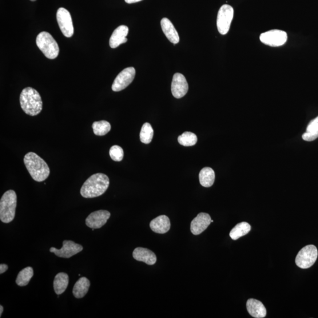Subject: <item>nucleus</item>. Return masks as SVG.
I'll return each mask as SVG.
<instances>
[{
	"mask_svg": "<svg viewBox=\"0 0 318 318\" xmlns=\"http://www.w3.org/2000/svg\"><path fill=\"white\" fill-rule=\"evenodd\" d=\"M110 184L109 178L103 173H95L91 176L82 187L81 195L85 198L100 196L106 192Z\"/></svg>",
	"mask_w": 318,
	"mask_h": 318,
	"instance_id": "nucleus-1",
	"label": "nucleus"
},
{
	"mask_svg": "<svg viewBox=\"0 0 318 318\" xmlns=\"http://www.w3.org/2000/svg\"><path fill=\"white\" fill-rule=\"evenodd\" d=\"M24 163L28 172L35 181H45L49 177L50 170L49 166L36 153L29 152L25 155Z\"/></svg>",
	"mask_w": 318,
	"mask_h": 318,
	"instance_id": "nucleus-2",
	"label": "nucleus"
},
{
	"mask_svg": "<svg viewBox=\"0 0 318 318\" xmlns=\"http://www.w3.org/2000/svg\"><path fill=\"white\" fill-rule=\"evenodd\" d=\"M19 102L23 110L31 116H37L43 109L41 95L32 87H26L23 90L19 97Z\"/></svg>",
	"mask_w": 318,
	"mask_h": 318,
	"instance_id": "nucleus-3",
	"label": "nucleus"
},
{
	"mask_svg": "<svg viewBox=\"0 0 318 318\" xmlns=\"http://www.w3.org/2000/svg\"><path fill=\"white\" fill-rule=\"evenodd\" d=\"M17 194L13 190L7 191L0 201V220L8 224L14 220L17 207Z\"/></svg>",
	"mask_w": 318,
	"mask_h": 318,
	"instance_id": "nucleus-4",
	"label": "nucleus"
},
{
	"mask_svg": "<svg viewBox=\"0 0 318 318\" xmlns=\"http://www.w3.org/2000/svg\"><path fill=\"white\" fill-rule=\"evenodd\" d=\"M36 44L47 58L52 59L57 57L59 52L58 44L48 32L43 31L37 35Z\"/></svg>",
	"mask_w": 318,
	"mask_h": 318,
	"instance_id": "nucleus-5",
	"label": "nucleus"
},
{
	"mask_svg": "<svg viewBox=\"0 0 318 318\" xmlns=\"http://www.w3.org/2000/svg\"><path fill=\"white\" fill-rule=\"evenodd\" d=\"M317 254L315 246L310 245L305 246L297 254L295 260L296 265L301 269L311 268L315 263Z\"/></svg>",
	"mask_w": 318,
	"mask_h": 318,
	"instance_id": "nucleus-6",
	"label": "nucleus"
},
{
	"mask_svg": "<svg viewBox=\"0 0 318 318\" xmlns=\"http://www.w3.org/2000/svg\"><path fill=\"white\" fill-rule=\"evenodd\" d=\"M234 10L232 6L228 5H223L218 10L217 17V27L222 35L228 33L232 22Z\"/></svg>",
	"mask_w": 318,
	"mask_h": 318,
	"instance_id": "nucleus-7",
	"label": "nucleus"
},
{
	"mask_svg": "<svg viewBox=\"0 0 318 318\" xmlns=\"http://www.w3.org/2000/svg\"><path fill=\"white\" fill-rule=\"evenodd\" d=\"M288 35L285 31L280 30H270L260 35L262 43L271 47H280L287 42Z\"/></svg>",
	"mask_w": 318,
	"mask_h": 318,
	"instance_id": "nucleus-8",
	"label": "nucleus"
},
{
	"mask_svg": "<svg viewBox=\"0 0 318 318\" xmlns=\"http://www.w3.org/2000/svg\"><path fill=\"white\" fill-rule=\"evenodd\" d=\"M57 21L63 35L68 38L72 37L74 27L70 12L65 8H59L57 12Z\"/></svg>",
	"mask_w": 318,
	"mask_h": 318,
	"instance_id": "nucleus-9",
	"label": "nucleus"
},
{
	"mask_svg": "<svg viewBox=\"0 0 318 318\" xmlns=\"http://www.w3.org/2000/svg\"><path fill=\"white\" fill-rule=\"evenodd\" d=\"M136 75V70L134 67H127L119 73L115 78L112 85L114 91H120L124 90L132 83Z\"/></svg>",
	"mask_w": 318,
	"mask_h": 318,
	"instance_id": "nucleus-10",
	"label": "nucleus"
},
{
	"mask_svg": "<svg viewBox=\"0 0 318 318\" xmlns=\"http://www.w3.org/2000/svg\"><path fill=\"white\" fill-rule=\"evenodd\" d=\"M83 249V246L81 245L75 244L71 241H64L63 242V247L61 249L55 248H51L50 252L54 253L55 255L59 257L70 258L81 252Z\"/></svg>",
	"mask_w": 318,
	"mask_h": 318,
	"instance_id": "nucleus-11",
	"label": "nucleus"
},
{
	"mask_svg": "<svg viewBox=\"0 0 318 318\" xmlns=\"http://www.w3.org/2000/svg\"><path fill=\"white\" fill-rule=\"evenodd\" d=\"M189 90L188 83L184 75L175 73L173 75L171 90L173 96L176 98L184 97Z\"/></svg>",
	"mask_w": 318,
	"mask_h": 318,
	"instance_id": "nucleus-12",
	"label": "nucleus"
},
{
	"mask_svg": "<svg viewBox=\"0 0 318 318\" xmlns=\"http://www.w3.org/2000/svg\"><path fill=\"white\" fill-rule=\"evenodd\" d=\"M110 215V213L107 210H97L90 214L86 218V224L91 229L101 228L106 224Z\"/></svg>",
	"mask_w": 318,
	"mask_h": 318,
	"instance_id": "nucleus-13",
	"label": "nucleus"
},
{
	"mask_svg": "<svg viewBox=\"0 0 318 318\" xmlns=\"http://www.w3.org/2000/svg\"><path fill=\"white\" fill-rule=\"evenodd\" d=\"M211 217L209 214L200 213L191 222L190 230L194 235H198L208 228L211 222Z\"/></svg>",
	"mask_w": 318,
	"mask_h": 318,
	"instance_id": "nucleus-14",
	"label": "nucleus"
},
{
	"mask_svg": "<svg viewBox=\"0 0 318 318\" xmlns=\"http://www.w3.org/2000/svg\"><path fill=\"white\" fill-rule=\"evenodd\" d=\"M128 33L129 28L126 26H118L111 35L109 42L110 47L112 49H116L122 44L126 43L127 42L126 37Z\"/></svg>",
	"mask_w": 318,
	"mask_h": 318,
	"instance_id": "nucleus-15",
	"label": "nucleus"
},
{
	"mask_svg": "<svg viewBox=\"0 0 318 318\" xmlns=\"http://www.w3.org/2000/svg\"><path fill=\"white\" fill-rule=\"evenodd\" d=\"M133 256L137 261L145 262L149 265L156 264L157 257L150 250L143 248H137L134 250Z\"/></svg>",
	"mask_w": 318,
	"mask_h": 318,
	"instance_id": "nucleus-16",
	"label": "nucleus"
},
{
	"mask_svg": "<svg viewBox=\"0 0 318 318\" xmlns=\"http://www.w3.org/2000/svg\"><path fill=\"white\" fill-rule=\"evenodd\" d=\"M150 227L155 233L164 234L170 229L169 218L166 215H161L151 221Z\"/></svg>",
	"mask_w": 318,
	"mask_h": 318,
	"instance_id": "nucleus-17",
	"label": "nucleus"
},
{
	"mask_svg": "<svg viewBox=\"0 0 318 318\" xmlns=\"http://www.w3.org/2000/svg\"><path fill=\"white\" fill-rule=\"evenodd\" d=\"M161 25L163 31L171 43L176 45L180 42V35L172 22L168 18H162Z\"/></svg>",
	"mask_w": 318,
	"mask_h": 318,
	"instance_id": "nucleus-18",
	"label": "nucleus"
},
{
	"mask_svg": "<svg viewBox=\"0 0 318 318\" xmlns=\"http://www.w3.org/2000/svg\"><path fill=\"white\" fill-rule=\"evenodd\" d=\"M246 308L250 315L256 318H263L266 315V309L260 301L250 299L246 303Z\"/></svg>",
	"mask_w": 318,
	"mask_h": 318,
	"instance_id": "nucleus-19",
	"label": "nucleus"
},
{
	"mask_svg": "<svg viewBox=\"0 0 318 318\" xmlns=\"http://www.w3.org/2000/svg\"><path fill=\"white\" fill-rule=\"evenodd\" d=\"M69 277L68 275L66 273H58L55 276L54 280V289L57 295H61L65 292L67 286L69 285Z\"/></svg>",
	"mask_w": 318,
	"mask_h": 318,
	"instance_id": "nucleus-20",
	"label": "nucleus"
},
{
	"mask_svg": "<svg viewBox=\"0 0 318 318\" xmlns=\"http://www.w3.org/2000/svg\"><path fill=\"white\" fill-rule=\"evenodd\" d=\"M90 286V282L87 278L85 277L80 278L74 286L73 295L78 299L85 297L89 291Z\"/></svg>",
	"mask_w": 318,
	"mask_h": 318,
	"instance_id": "nucleus-21",
	"label": "nucleus"
},
{
	"mask_svg": "<svg viewBox=\"0 0 318 318\" xmlns=\"http://www.w3.org/2000/svg\"><path fill=\"white\" fill-rule=\"evenodd\" d=\"M200 184L205 188L211 187L215 180V173L214 170L208 167L202 169L200 173Z\"/></svg>",
	"mask_w": 318,
	"mask_h": 318,
	"instance_id": "nucleus-22",
	"label": "nucleus"
},
{
	"mask_svg": "<svg viewBox=\"0 0 318 318\" xmlns=\"http://www.w3.org/2000/svg\"><path fill=\"white\" fill-rule=\"evenodd\" d=\"M318 138V116L309 122L302 138L307 142L315 141Z\"/></svg>",
	"mask_w": 318,
	"mask_h": 318,
	"instance_id": "nucleus-23",
	"label": "nucleus"
},
{
	"mask_svg": "<svg viewBox=\"0 0 318 318\" xmlns=\"http://www.w3.org/2000/svg\"><path fill=\"white\" fill-rule=\"evenodd\" d=\"M251 229V226L247 222H243L236 225L230 232L232 240L236 241L248 234Z\"/></svg>",
	"mask_w": 318,
	"mask_h": 318,
	"instance_id": "nucleus-24",
	"label": "nucleus"
},
{
	"mask_svg": "<svg viewBox=\"0 0 318 318\" xmlns=\"http://www.w3.org/2000/svg\"><path fill=\"white\" fill-rule=\"evenodd\" d=\"M33 275L34 271L31 267L23 269L18 273L17 279H16V284L19 286H27Z\"/></svg>",
	"mask_w": 318,
	"mask_h": 318,
	"instance_id": "nucleus-25",
	"label": "nucleus"
},
{
	"mask_svg": "<svg viewBox=\"0 0 318 318\" xmlns=\"http://www.w3.org/2000/svg\"><path fill=\"white\" fill-rule=\"evenodd\" d=\"M92 128L94 134L102 136L110 132L111 125L108 122L105 121L95 122L92 125Z\"/></svg>",
	"mask_w": 318,
	"mask_h": 318,
	"instance_id": "nucleus-26",
	"label": "nucleus"
},
{
	"mask_svg": "<svg viewBox=\"0 0 318 318\" xmlns=\"http://www.w3.org/2000/svg\"><path fill=\"white\" fill-rule=\"evenodd\" d=\"M153 134L154 131L152 126L149 123H145L142 127L140 133L141 142L145 144H149L152 141Z\"/></svg>",
	"mask_w": 318,
	"mask_h": 318,
	"instance_id": "nucleus-27",
	"label": "nucleus"
},
{
	"mask_svg": "<svg viewBox=\"0 0 318 318\" xmlns=\"http://www.w3.org/2000/svg\"><path fill=\"white\" fill-rule=\"evenodd\" d=\"M197 142V137L195 134L186 132L178 137V142L182 146H192L195 145Z\"/></svg>",
	"mask_w": 318,
	"mask_h": 318,
	"instance_id": "nucleus-28",
	"label": "nucleus"
},
{
	"mask_svg": "<svg viewBox=\"0 0 318 318\" xmlns=\"http://www.w3.org/2000/svg\"><path fill=\"white\" fill-rule=\"evenodd\" d=\"M110 156L114 161L121 162L124 156V152L121 146L114 145L110 149Z\"/></svg>",
	"mask_w": 318,
	"mask_h": 318,
	"instance_id": "nucleus-29",
	"label": "nucleus"
},
{
	"mask_svg": "<svg viewBox=\"0 0 318 318\" xmlns=\"http://www.w3.org/2000/svg\"><path fill=\"white\" fill-rule=\"evenodd\" d=\"M8 266L6 264L0 265V274H3L7 271L8 270Z\"/></svg>",
	"mask_w": 318,
	"mask_h": 318,
	"instance_id": "nucleus-30",
	"label": "nucleus"
},
{
	"mask_svg": "<svg viewBox=\"0 0 318 318\" xmlns=\"http://www.w3.org/2000/svg\"><path fill=\"white\" fill-rule=\"evenodd\" d=\"M125 1L127 4H133L141 2L142 0H125Z\"/></svg>",
	"mask_w": 318,
	"mask_h": 318,
	"instance_id": "nucleus-31",
	"label": "nucleus"
},
{
	"mask_svg": "<svg viewBox=\"0 0 318 318\" xmlns=\"http://www.w3.org/2000/svg\"><path fill=\"white\" fill-rule=\"evenodd\" d=\"M3 310H4V308H3V306L2 305L0 306V317H2V313L3 312Z\"/></svg>",
	"mask_w": 318,
	"mask_h": 318,
	"instance_id": "nucleus-32",
	"label": "nucleus"
},
{
	"mask_svg": "<svg viewBox=\"0 0 318 318\" xmlns=\"http://www.w3.org/2000/svg\"><path fill=\"white\" fill-rule=\"evenodd\" d=\"M30 1H31V2H35V1H36V0H30Z\"/></svg>",
	"mask_w": 318,
	"mask_h": 318,
	"instance_id": "nucleus-33",
	"label": "nucleus"
}]
</instances>
